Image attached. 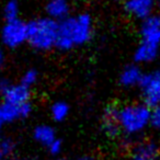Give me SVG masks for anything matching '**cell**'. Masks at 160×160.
<instances>
[{
	"label": "cell",
	"instance_id": "obj_1",
	"mask_svg": "<svg viewBox=\"0 0 160 160\" xmlns=\"http://www.w3.org/2000/svg\"><path fill=\"white\" fill-rule=\"evenodd\" d=\"M93 31L92 18L88 13L67 17L58 22V36L56 47L60 51H69L76 46L89 42Z\"/></svg>",
	"mask_w": 160,
	"mask_h": 160
},
{
	"label": "cell",
	"instance_id": "obj_2",
	"mask_svg": "<svg viewBox=\"0 0 160 160\" xmlns=\"http://www.w3.org/2000/svg\"><path fill=\"white\" fill-rule=\"evenodd\" d=\"M152 109L142 103H132L118 108V123L120 131L126 136H136L151 125Z\"/></svg>",
	"mask_w": 160,
	"mask_h": 160
},
{
	"label": "cell",
	"instance_id": "obj_3",
	"mask_svg": "<svg viewBox=\"0 0 160 160\" xmlns=\"http://www.w3.org/2000/svg\"><path fill=\"white\" fill-rule=\"evenodd\" d=\"M58 22L53 19L40 18L28 23V43L36 51H48L56 47Z\"/></svg>",
	"mask_w": 160,
	"mask_h": 160
},
{
	"label": "cell",
	"instance_id": "obj_4",
	"mask_svg": "<svg viewBox=\"0 0 160 160\" xmlns=\"http://www.w3.org/2000/svg\"><path fill=\"white\" fill-rule=\"evenodd\" d=\"M138 87L145 104L151 109L160 105V71L144 73Z\"/></svg>",
	"mask_w": 160,
	"mask_h": 160
},
{
	"label": "cell",
	"instance_id": "obj_5",
	"mask_svg": "<svg viewBox=\"0 0 160 160\" xmlns=\"http://www.w3.org/2000/svg\"><path fill=\"white\" fill-rule=\"evenodd\" d=\"M1 40L6 46L16 48L28 42V23L20 19L7 21L1 32Z\"/></svg>",
	"mask_w": 160,
	"mask_h": 160
},
{
	"label": "cell",
	"instance_id": "obj_6",
	"mask_svg": "<svg viewBox=\"0 0 160 160\" xmlns=\"http://www.w3.org/2000/svg\"><path fill=\"white\" fill-rule=\"evenodd\" d=\"M0 92L2 96L3 102L12 104H23L29 102L31 96V88L24 86L22 82L11 83L9 81L0 82Z\"/></svg>",
	"mask_w": 160,
	"mask_h": 160
},
{
	"label": "cell",
	"instance_id": "obj_7",
	"mask_svg": "<svg viewBox=\"0 0 160 160\" xmlns=\"http://www.w3.org/2000/svg\"><path fill=\"white\" fill-rule=\"evenodd\" d=\"M31 111L32 107L30 102L23 103V104L2 102L0 104V128L8 123L28 118L31 114Z\"/></svg>",
	"mask_w": 160,
	"mask_h": 160
},
{
	"label": "cell",
	"instance_id": "obj_8",
	"mask_svg": "<svg viewBox=\"0 0 160 160\" xmlns=\"http://www.w3.org/2000/svg\"><path fill=\"white\" fill-rule=\"evenodd\" d=\"M142 42L147 44L160 46V17L150 16L142 20L140 25Z\"/></svg>",
	"mask_w": 160,
	"mask_h": 160
},
{
	"label": "cell",
	"instance_id": "obj_9",
	"mask_svg": "<svg viewBox=\"0 0 160 160\" xmlns=\"http://www.w3.org/2000/svg\"><path fill=\"white\" fill-rule=\"evenodd\" d=\"M155 8V0H127L125 3V9L134 18L145 20L152 16Z\"/></svg>",
	"mask_w": 160,
	"mask_h": 160
},
{
	"label": "cell",
	"instance_id": "obj_10",
	"mask_svg": "<svg viewBox=\"0 0 160 160\" xmlns=\"http://www.w3.org/2000/svg\"><path fill=\"white\" fill-rule=\"evenodd\" d=\"M69 12H70V5L68 0H49L46 5L47 17L57 22H60L69 17Z\"/></svg>",
	"mask_w": 160,
	"mask_h": 160
},
{
	"label": "cell",
	"instance_id": "obj_11",
	"mask_svg": "<svg viewBox=\"0 0 160 160\" xmlns=\"http://www.w3.org/2000/svg\"><path fill=\"white\" fill-rule=\"evenodd\" d=\"M158 146L153 142H144L134 148L131 160H156L158 157Z\"/></svg>",
	"mask_w": 160,
	"mask_h": 160
},
{
	"label": "cell",
	"instance_id": "obj_12",
	"mask_svg": "<svg viewBox=\"0 0 160 160\" xmlns=\"http://www.w3.org/2000/svg\"><path fill=\"white\" fill-rule=\"evenodd\" d=\"M144 73L137 65H128L126 66L120 76V82L126 88H132L139 86Z\"/></svg>",
	"mask_w": 160,
	"mask_h": 160
},
{
	"label": "cell",
	"instance_id": "obj_13",
	"mask_svg": "<svg viewBox=\"0 0 160 160\" xmlns=\"http://www.w3.org/2000/svg\"><path fill=\"white\" fill-rule=\"evenodd\" d=\"M159 54V47L155 45L147 44V43L140 42L138 47L136 48L134 58L137 64H148L157 58Z\"/></svg>",
	"mask_w": 160,
	"mask_h": 160
},
{
	"label": "cell",
	"instance_id": "obj_14",
	"mask_svg": "<svg viewBox=\"0 0 160 160\" xmlns=\"http://www.w3.org/2000/svg\"><path fill=\"white\" fill-rule=\"evenodd\" d=\"M103 129L108 135L112 137L121 132L118 123V108L111 105L105 110L103 116Z\"/></svg>",
	"mask_w": 160,
	"mask_h": 160
},
{
	"label": "cell",
	"instance_id": "obj_15",
	"mask_svg": "<svg viewBox=\"0 0 160 160\" xmlns=\"http://www.w3.org/2000/svg\"><path fill=\"white\" fill-rule=\"evenodd\" d=\"M33 136L36 142L46 147L56 139V133L54 128L46 124L36 126L33 132Z\"/></svg>",
	"mask_w": 160,
	"mask_h": 160
},
{
	"label": "cell",
	"instance_id": "obj_16",
	"mask_svg": "<svg viewBox=\"0 0 160 160\" xmlns=\"http://www.w3.org/2000/svg\"><path fill=\"white\" fill-rule=\"evenodd\" d=\"M69 114V107L64 101H57L51 108V115L56 122H62Z\"/></svg>",
	"mask_w": 160,
	"mask_h": 160
},
{
	"label": "cell",
	"instance_id": "obj_17",
	"mask_svg": "<svg viewBox=\"0 0 160 160\" xmlns=\"http://www.w3.org/2000/svg\"><path fill=\"white\" fill-rule=\"evenodd\" d=\"M19 12H20V8H19V3L16 0H10L5 5L3 16L7 21H13L19 19Z\"/></svg>",
	"mask_w": 160,
	"mask_h": 160
},
{
	"label": "cell",
	"instance_id": "obj_18",
	"mask_svg": "<svg viewBox=\"0 0 160 160\" xmlns=\"http://www.w3.org/2000/svg\"><path fill=\"white\" fill-rule=\"evenodd\" d=\"M38 79V73L35 69H29L27 70L22 76V79H21V82L23 83L27 87L31 88L32 86H34L36 83Z\"/></svg>",
	"mask_w": 160,
	"mask_h": 160
},
{
	"label": "cell",
	"instance_id": "obj_19",
	"mask_svg": "<svg viewBox=\"0 0 160 160\" xmlns=\"http://www.w3.org/2000/svg\"><path fill=\"white\" fill-rule=\"evenodd\" d=\"M47 149H48V151L52 153V155H54V156L59 155L60 151H62V142H60L59 139H57V138H56V139L54 140L53 142H51V144L47 146Z\"/></svg>",
	"mask_w": 160,
	"mask_h": 160
},
{
	"label": "cell",
	"instance_id": "obj_20",
	"mask_svg": "<svg viewBox=\"0 0 160 160\" xmlns=\"http://www.w3.org/2000/svg\"><path fill=\"white\" fill-rule=\"evenodd\" d=\"M1 144H2V148H3V152H5L6 157L7 156H9L10 153L13 151V142H12V140H10L9 138H3V139H1Z\"/></svg>",
	"mask_w": 160,
	"mask_h": 160
},
{
	"label": "cell",
	"instance_id": "obj_21",
	"mask_svg": "<svg viewBox=\"0 0 160 160\" xmlns=\"http://www.w3.org/2000/svg\"><path fill=\"white\" fill-rule=\"evenodd\" d=\"M75 160H94V158H93V157H91V156L85 155V156H80V157L76 158Z\"/></svg>",
	"mask_w": 160,
	"mask_h": 160
},
{
	"label": "cell",
	"instance_id": "obj_22",
	"mask_svg": "<svg viewBox=\"0 0 160 160\" xmlns=\"http://www.w3.org/2000/svg\"><path fill=\"white\" fill-rule=\"evenodd\" d=\"M6 155L5 152H3V148H2V144H1V139H0V160L2 159V158H5Z\"/></svg>",
	"mask_w": 160,
	"mask_h": 160
},
{
	"label": "cell",
	"instance_id": "obj_23",
	"mask_svg": "<svg viewBox=\"0 0 160 160\" xmlns=\"http://www.w3.org/2000/svg\"><path fill=\"white\" fill-rule=\"evenodd\" d=\"M3 62H5V55H3L2 52L0 51V68H1V66L3 65Z\"/></svg>",
	"mask_w": 160,
	"mask_h": 160
},
{
	"label": "cell",
	"instance_id": "obj_24",
	"mask_svg": "<svg viewBox=\"0 0 160 160\" xmlns=\"http://www.w3.org/2000/svg\"><path fill=\"white\" fill-rule=\"evenodd\" d=\"M158 8H159V10H160V0H158Z\"/></svg>",
	"mask_w": 160,
	"mask_h": 160
},
{
	"label": "cell",
	"instance_id": "obj_25",
	"mask_svg": "<svg viewBox=\"0 0 160 160\" xmlns=\"http://www.w3.org/2000/svg\"><path fill=\"white\" fill-rule=\"evenodd\" d=\"M55 160H62V159H55Z\"/></svg>",
	"mask_w": 160,
	"mask_h": 160
}]
</instances>
